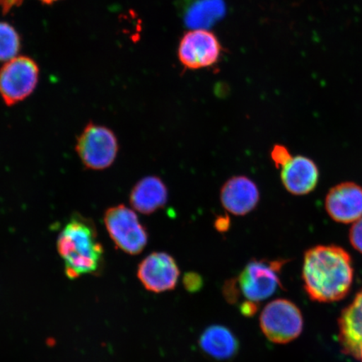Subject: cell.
Masks as SVG:
<instances>
[{
	"label": "cell",
	"instance_id": "obj_16",
	"mask_svg": "<svg viewBox=\"0 0 362 362\" xmlns=\"http://www.w3.org/2000/svg\"><path fill=\"white\" fill-rule=\"evenodd\" d=\"M224 4L221 0H201L194 4L187 16V25L204 29L218 20L224 13Z\"/></svg>",
	"mask_w": 362,
	"mask_h": 362
},
{
	"label": "cell",
	"instance_id": "obj_1",
	"mask_svg": "<svg viewBox=\"0 0 362 362\" xmlns=\"http://www.w3.org/2000/svg\"><path fill=\"white\" fill-rule=\"evenodd\" d=\"M302 278L312 300H341L349 293L353 281L351 257L337 246L312 247L305 255Z\"/></svg>",
	"mask_w": 362,
	"mask_h": 362
},
{
	"label": "cell",
	"instance_id": "obj_15",
	"mask_svg": "<svg viewBox=\"0 0 362 362\" xmlns=\"http://www.w3.org/2000/svg\"><path fill=\"white\" fill-rule=\"evenodd\" d=\"M199 344L206 355L217 361L232 359L239 350L235 334L228 328L219 325H211L204 330Z\"/></svg>",
	"mask_w": 362,
	"mask_h": 362
},
{
	"label": "cell",
	"instance_id": "obj_3",
	"mask_svg": "<svg viewBox=\"0 0 362 362\" xmlns=\"http://www.w3.org/2000/svg\"><path fill=\"white\" fill-rule=\"evenodd\" d=\"M287 260L253 259L237 277L224 284L223 296L230 304L251 303L259 305L282 288L280 273Z\"/></svg>",
	"mask_w": 362,
	"mask_h": 362
},
{
	"label": "cell",
	"instance_id": "obj_7",
	"mask_svg": "<svg viewBox=\"0 0 362 362\" xmlns=\"http://www.w3.org/2000/svg\"><path fill=\"white\" fill-rule=\"evenodd\" d=\"M262 333L271 342L287 344L300 336L304 320L296 305L286 298L271 301L259 318Z\"/></svg>",
	"mask_w": 362,
	"mask_h": 362
},
{
	"label": "cell",
	"instance_id": "obj_9",
	"mask_svg": "<svg viewBox=\"0 0 362 362\" xmlns=\"http://www.w3.org/2000/svg\"><path fill=\"white\" fill-rule=\"evenodd\" d=\"M177 262L168 253L152 252L140 262L137 276L148 291L164 293L173 291L179 281Z\"/></svg>",
	"mask_w": 362,
	"mask_h": 362
},
{
	"label": "cell",
	"instance_id": "obj_11",
	"mask_svg": "<svg viewBox=\"0 0 362 362\" xmlns=\"http://www.w3.org/2000/svg\"><path fill=\"white\" fill-rule=\"evenodd\" d=\"M221 202L229 214L245 216L259 205L260 192L257 185L244 175L233 176L221 189Z\"/></svg>",
	"mask_w": 362,
	"mask_h": 362
},
{
	"label": "cell",
	"instance_id": "obj_17",
	"mask_svg": "<svg viewBox=\"0 0 362 362\" xmlns=\"http://www.w3.org/2000/svg\"><path fill=\"white\" fill-rule=\"evenodd\" d=\"M21 38L10 23L0 21V62H6L19 55Z\"/></svg>",
	"mask_w": 362,
	"mask_h": 362
},
{
	"label": "cell",
	"instance_id": "obj_19",
	"mask_svg": "<svg viewBox=\"0 0 362 362\" xmlns=\"http://www.w3.org/2000/svg\"><path fill=\"white\" fill-rule=\"evenodd\" d=\"M350 241L351 245L362 253V217L353 223L350 230Z\"/></svg>",
	"mask_w": 362,
	"mask_h": 362
},
{
	"label": "cell",
	"instance_id": "obj_8",
	"mask_svg": "<svg viewBox=\"0 0 362 362\" xmlns=\"http://www.w3.org/2000/svg\"><path fill=\"white\" fill-rule=\"evenodd\" d=\"M223 47L214 33L206 29L189 30L181 38L178 57L189 70L211 67L220 61Z\"/></svg>",
	"mask_w": 362,
	"mask_h": 362
},
{
	"label": "cell",
	"instance_id": "obj_10",
	"mask_svg": "<svg viewBox=\"0 0 362 362\" xmlns=\"http://www.w3.org/2000/svg\"><path fill=\"white\" fill-rule=\"evenodd\" d=\"M325 209L337 223H356L362 217V188L352 182L337 185L325 199Z\"/></svg>",
	"mask_w": 362,
	"mask_h": 362
},
{
	"label": "cell",
	"instance_id": "obj_2",
	"mask_svg": "<svg viewBox=\"0 0 362 362\" xmlns=\"http://www.w3.org/2000/svg\"><path fill=\"white\" fill-rule=\"evenodd\" d=\"M57 247L68 279L100 273L104 249L96 226L88 217L72 216L58 235Z\"/></svg>",
	"mask_w": 362,
	"mask_h": 362
},
{
	"label": "cell",
	"instance_id": "obj_5",
	"mask_svg": "<svg viewBox=\"0 0 362 362\" xmlns=\"http://www.w3.org/2000/svg\"><path fill=\"white\" fill-rule=\"evenodd\" d=\"M104 225L115 246L129 255H138L147 246L148 233L134 209L124 205L108 208Z\"/></svg>",
	"mask_w": 362,
	"mask_h": 362
},
{
	"label": "cell",
	"instance_id": "obj_6",
	"mask_svg": "<svg viewBox=\"0 0 362 362\" xmlns=\"http://www.w3.org/2000/svg\"><path fill=\"white\" fill-rule=\"evenodd\" d=\"M40 78V68L34 59L18 56L0 68V97L6 105L15 106L33 93Z\"/></svg>",
	"mask_w": 362,
	"mask_h": 362
},
{
	"label": "cell",
	"instance_id": "obj_20",
	"mask_svg": "<svg viewBox=\"0 0 362 362\" xmlns=\"http://www.w3.org/2000/svg\"><path fill=\"white\" fill-rule=\"evenodd\" d=\"M202 278L196 274H187L184 279L185 286L189 291H197L202 287Z\"/></svg>",
	"mask_w": 362,
	"mask_h": 362
},
{
	"label": "cell",
	"instance_id": "obj_12",
	"mask_svg": "<svg viewBox=\"0 0 362 362\" xmlns=\"http://www.w3.org/2000/svg\"><path fill=\"white\" fill-rule=\"evenodd\" d=\"M281 180L289 193L304 196L314 191L318 183V167L309 158L292 157L281 168Z\"/></svg>",
	"mask_w": 362,
	"mask_h": 362
},
{
	"label": "cell",
	"instance_id": "obj_22",
	"mask_svg": "<svg viewBox=\"0 0 362 362\" xmlns=\"http://www.w3.org/2000/svg\"><path fill=\"white\" fill-rule=\"evenodd\" d=\"M39 1L49 6V4H55L56 2L59 1V0H39Z\"/></svg>",
	"mask_w": 362,
	"mask_h": 362
},
{
	"label": "cell",
	"instance_id": "obj_18",
	"mask_svg": "<svg viewBox=\"0 0 362 362\" xmlns=\"http://www.w3.org/2000/svg\"><path fill=\"white\" fill-rule=\"evenodd\" d=\"M292 157L288 148L282 144H276L271 151L272 160L278 169L282 168Z\"/></svg>",
	"mask_w": 362,
	"mask_h": 362
},
{
	"label": "cell",
	"instance_id": "obj_14",
	"mask_svg": "<svg viewBox=\"0 0 362 362\" xmlns=\"http://www.w3.org/2000/svg\"><path fill=\"white\" fill-rule=\"evenodd\" d=\"M168 201V189L160 178L149 175L140 180L130 192L129 202L136 211L144 215L155 214Z\"/></svg>",
	"mask_w": 362,
	"mask_h": 362
},
{
	"label": "cell",
	"instance_id": "obj_13",
	"mask_svg": "<svg viewBox=\"0 0 362 362\" xmlns=\"http://www.w3.org/2000/svg\"><path fill=\"white\" fill-rule=\"evenodd\" d=\"M339 328V341L344 353L362 362V291L342 311Z\"/></svg>",
	"mask_w": 362,
	"mask_h": 362
},
{
	"label": "cell",
	"instance_id": "obj_21",
	"mask_svg": "<svg viewBox=\"0 0 362 362\" xmlns=\"http://www.w3.org/2000/svg\"><path fill=\"white\" fill-rule=\"evenodd\" d=\"M216 228L220 232H225L229 228V219L228 217H219L216 221Z\"/></svg>",
	"mask_w": 362,
	"mask_h": 362
},
{
	"label": "cell",
	"instance_id": "obj_4",
	"mask_svg": "<svg viewBox=\"0 0 362 362\" xmlns=\"http://www.w3.org/2000/svg\"><path fill=\"white\" fill-rule=\"evenodd\" d=\"M119 142L113 131L107 127L90 123L76 139V151L86 168L103 170L115 163Z\"/></svg>",
	"mask_w": 362,
	"mask_h": 362
}]
</instances>
